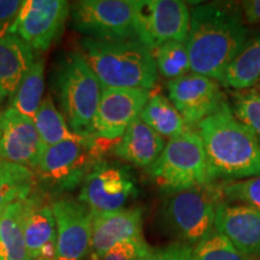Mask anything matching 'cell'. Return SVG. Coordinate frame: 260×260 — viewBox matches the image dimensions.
Segmentation results:
<instances>
[{"mask_svg":"<svg viewBox=\"0 0 260 260\" xmlns=\"http://www.w3.org/2000/svg\"><path fill=\"white\" fill-rule=\"evenodd\" d=\"M190 11L180 0H138L136 38L153 52L165 42H186Z\"/></svg>","mask_w":260,"mask_h":260,"instance_id":"9","label":"cell"},{"mask_svg":"<svg viewBox=\"0 0 260 260\" xmlns=\"http://www.w3.org/2000/svg\"><path fill=\"white\" fill-rule=\"evenodd\" d=\"M138 0H80L70 6L71 24L96 40H138Z\"/></svg>","mask_w":260,"mask_h":260,"instance_id":"8","label":"cell"},{"mask_svg":"<svg viewBox=\"0 0 260 260\" xmlns=\"http://www.w3.org/2000/svg\"><path fill=\"white\" fill-rule=\"evenodd\" d=\"M37 188L34 170L16 162L0 160V213L10 205L27 199Z\"/></svg>","mask_w":260,"mask_h":260,"instance_id":"21","label":"cell"},{"mask_svg":"<svg viewBox=\"0 0 260 260\" xmlns=\"http://www.w3.org/2000/svg\"><path fill=\"white\" fill-rule=\"evenodd\" d=\"M45 145L34 122L11 107L0 111V160L16 162L35 170Z\"/></svg>","mask_w":260,"mask_h":260,"instance_id":"16","label":"cell"},{"mask_svg":"<svg viewBox=\"0 0 260 260\" xmlns=\"http://www.w3.org/2000/svg\"><path fill=\"white\" fill-rule=\"evenodd\" d=\"M83 57L102 87L151 90L158 80L153 52L139 40L107 41L83 38Z\"/></svg>","mask_w":260,"mask_h":260,"instance_id":"3","label":"cell"},{"mask_svg":"<svg viewBox=\"0 0 260 260\" xmlns=\"http://www.w3.org/2000/svg\"><path fill=\"white\" fill-rule=\"evenodd\" d=\"M23 2L0 0V32H10L17 19Z\"/></svg>","mask_w":260,"mask_h":260,"instance_id":"33","label":"cell"},{"mask_svg":"<svg viewBox=\"0 0 260 260\" xmlns=\"http://www.w3.org/2000/svg\"><path fill=\"white\" fill-rule=\"evenodd\" d=\"M164 147V139L139 117L125 130L112 151L117 157L134 167L149 168Z\"/></svg>","mask_w":260,"mask_h":260,"instance_id":"19","label":"cell"},{"mask_svg":"<svg viewBox=\"0 0 260 260\" xmlns=\"http://www.w3.org/2000/svg\"><path fill=\"white\" fill-rule=\"evenodd\" d=\"M151 95V90L146 89L102 87L92 135L119 141L129 125L141 115Z\"/></svg>","mask_w":260,"mask_h":260,"instance_id":"12","label":"cell"},{"mask_svg":"<svg viewBox=\"0 0 260 260\" xmlns=\"http://www.w3.org/2000/svg\"><path fill=\"white\" fill-rule=\"evenodd\" d=\"M147 171L154 183L168 194L211 184L203 141L197 132L190 130L169 140Z\"/></svg>","mask_w":260,"mask_h":260,"instance_id":"6","label":"cell"},{"mask_svg":"<svg viewBox=\"0 0 260 260\" xmlns=\"http://www.w3.org/2000/svg\"><path fill=\"white\" fill-rule=\"evenodd\" d=\"M220 190L226 203L249 205L260 210V176L226 182L220 186Z\"/></svg>","mask_w":260,"mask_h":260,"instance_id":"29","label":"cell"},{"mask_svg":"<svg viewBox=\"0 0 260 260\" xmlns=\"http://www.w3.org/2000/svg\"><path fill=\"white\" fill-rule=\"evenodd\" d=\"M34 52L12 32H0V92L11 98L34 63Z\"/></svg>","mask_w":260,"mask_h":260,"instance_id":"20","label":"cell"},{"mask_svg":"<svg viewBox=\"0 0 260 260\" xmlns=\"http://www.w3.org/2000/svg\"><path fill=\"white\" fill-rule=\"evenodd\" d=\"M57 233L56 260H84L92 239V210L79 200L58 198L52 201Z\"/></svg>","mask_w":260,"mask_h":260,"instance_id":"13","label":"cell"},{"mask_svg":"<svg viewBox=\"0 0 260 260\" xmlns=\"http://www.w3.org/2000/svg\"><path fill=\"white\" fill-rule=\"evenodd\" d=\"M260 79V32L247 40L242 51L224 75L222 83L235 89H247Z\"/></svg>","mask_w":260,"mask_h":260,"instance_id":"25","label":"cell"},{"mask_svg":"<svg viewBox=\"0 0 260 260\" xmlns=\"http://www.w3.org/2000/svg\"><path fill=\"white\" fill-rule=\"evenodd\" d=\"M140 260H193V247L175 242L161 248H151Z\"/></svg>","mask_w":260,"mask_h":260,"instance_id":"32","label":"cell"},{"mask_svg":"<svg viewBox=\"0 0 260 260\" xmlns=\"http://www.w3.org/2000/svg\"><path fill=\"white\" fill-rule=\"evenodd\" d=\"M69 15L70 4L65 0H24L10 32L42 53L60 37Z\"/></svg>","mask_w":260,"mask_h":260,"instance_id":"11","label":"cell"},{"mask_svg":"<svg viewBox=\"0 0 260 260\" xmlns=\"http://www.w3.org/2000/svg\"><path fill=\"white\" fill-rule=\"evenodd\" d=\"M44 90L45 64L44 59L39 58L21 80L14 95L10 98L9 107L32 121L44 99Z\"/></svg>","mask_w":260,"mask_h":260,"instance_id":"23","label":"cell"},{"mask_svg":"<svg viewBox=\"0 0 260 260\" xmlns=\"http://www.w3.org/2000/svg\"><path fill=\"white\" fill-rule=\"evenodd\" d=\"M142 235V210L122 209L113 212L92 211L89 260H102L112 247Z\"/></svg>","mask_w":260,"mask_h":260,"instance_id":"18","label":"cell"},{"mask_svg":"<svg viewBox=\"0 0 260 260\" xmlns=\"http://www.w3.org/2000/svg\"><path fill=\"white\" fill-rule=\"evenodd\" d=\"M53 199L37 188L22 201V222L29 260H56L57 233Z\"/></svg>","mask_w":260,"mask_h":260,"instance_id":"15","label":"cell"},{"mask_svg":"<svg viewBox=\"0 0 260 260\" xmlns=\"http://www.w3.org/2000/svg\"><path fill=\"white\" fill-rule=\"evenodd\" d=\"M169 100L188 125L220 112L232 111L218 82L203 75L189 73L168 82Z\"/></svg>","mask_w":260,"mask_h":260,"instance_id":"10","label":"cell"},{"mask_svg":"<svg viewBox=\"0 0 260 260\" xmlns=\"http://www.w3.org/2000/svg\"><path fill=\"white\" fill-rule=\"evenodd\" d=\"M151 247L146 242L144 235L125 240L112 247L102 260H140Z\"/></svg>","mask_w":260,"mask_h":260,"instance_id":"31","label":"cell"},{"mask_svg":"<svg viewBox=\"0 0 260 260\" xmlns=\"http://www.w3.org/2000/svg\"><path fill=\"white\" fill-rule=\"evenodd\" d=\"M5 99H6V96L2 92H0V111H2V110H3L2 109V105H3V103H4Z\"/></svg>","mask_w":260,"mask_h":260,"instance_id":"35","label":"cell"},{"mask_svg":"<svg viewBox=\"0 0 260 260\" xmlns=\"http://www.w3.org/2000/svg\"><path fill=\"white\" fill-rule=\"evenodd\" d=\"M135 194V181L130 172L103 161L84 180L79 201L96 212H113L122 210Z\"/></svg>","mask_w":260,"mask_h":260,"instance_id":"14","label":"cell"},{"mask_svg":"<svg viewBox=\"0 0 260 260\" xmlns=\"http://www.w3.org/2000/svg\"><path fill=\"white\" fill-rule=\"evenodd\" d=\"M52 86L70 129L81 136L92 135L102 84L81 52H68L60 58Z\"/></svg>","mask_w":260,"mask_h":260,"instance_id":"5","label":"cell"},{"mask_svg":"<svg viewBox=\"0 0 260 260\" xmlns=\"http://www.w3.org/2000/svg\"><path fill=\"white\" fill-rule=\"evenodd\" d=\"M236 118L246 124L260 145V94L255 90L237 93L234 103Z\"/></svg>","mask_w":260,"mask_h":260,"instance_id":"30","label":"cell"},{"mask_svg":"<svg viewBox=\"0 0 260 260\" xmlns=\"http://www.w3.org/2000/svg\"><path fill=\"white\" fill-rule=\"evenodd\" d=\"M214 230L225 236L242 254L260 255V210L256 207L220 201Z\"/></svg>","mask_w":260,"mask_h":260,"instance_id":"17","label":"cell"},{"mask_svg":"<svg viewBox=\"0 0 260 260\" xmlns=\"http://www.w3.org/2000/svg\"><path fill=\"white\" fill-rule=\"evenodd\" d=\"M35 128L41 142L45 146H53L63 141H73L81 138V135L75 134L65 121L64 116L54 105L53 98L47 94L42 99L34 119Z\"/></svg>","mask_w":260,"mask_h":260,"instance_id":"26","label":"cell"},{"mask_svg":"<svg viewBox=\"0 0 260 260\" xmlns=\"http://www.w3.org/2000/svg\"><path fill=\"white\" fill-rule=\"evenodd\" d=\"M157 71L169 81L186 76L191 71L186 42H165L153 51Z\"/></svg>","mask_w":260,"mask_h":260,"instance_id":"27","label":"cell"},{"mask_svg":"<svg viewBox=\"0 0 260 260\" xmlns=\"http://www.w3.org/2000/svg\"><path fill=\"white\" fill-rule=\"evenodd\" d=\"M140 118L162 139L178 138L187 132V124L180 112L170 100L161 94L151 95Z\"/></svg>","mask_w":260,"mask_h":260,"instance_id":"22","label":"cell"},{"mask_svg":"<svg viewBox=\"0 0 260 260\" xmlns=\"http://www.w3.org/2000/svg\"><path fill=\"white\" fill-rule=\"evenodd\" d=\"M203 141L211 184L260 176V145L251 129L232 111L220 112L197 125Z\"/></svg>","mask_w":260,"mask_h":260,"instance_id":"2","label":"cell"},{"mask_svg":"<svg viewBox=\"0 0 260 260\" xmlns=\"http://www.w3.org/2000/svg\"><path fill=\"white\" fill-rule=\"evenodd\" d=\"M117 142L88 135L73 141L45 146L34 170L38 188L51 198L76 189L102 164L104 155L109 149H113Z\"/></svg>","mask_w":260,"mask_h":260,"instance_id":"4","label":"cell"},{"mask_svg":"<svg viewBox=\"0 0 260 260\" xmlns=\"http://www.w3.org/2000/svg\"><path fill=\"white\" fill-rule=\"evenodd\" d=\"M193 260H252L242 254L225 236L212 230L193 248Z\"/></svg>","mask_w":260,"mask_h":260,"instance_id":"28","label":"cell"},{"mask_svg":"<svg viewBox=\"0 0 260 260\" xmlns=\"http://www.w3.org/2000/svg\"><path fill=\"white\" fill-rule=\"evenodd\" d=\"M222 199L220 187L213 184L169 194L161 209L162 225L178 242L189 246L200 242L214 229Z\"/></svg>","mask_w":260,"mask_h":260,"instance_id":"7","label":"cell"},{"mask_svg":"<svg viewBox=\"0 0 260 260\" xmlns=\"http://www.w3.org/2000/svg\"><path fill=\"white\" fill-rule=\"evenodd\" d=\"M243 16L248 23H260V0H248L242 3Z\"/></svg>","mask_w":260,"mask_h":260,"instance_id":"34","label":"cell"},{"mask_svg":"<svg viewBox=\"0 0 260 260\" xmlns=\"http://www.w3.org/2000/svg\"><path fill=\"white\" fill-rule=\"evenodd\" d=\"M22 201L10 205L0 213V260H29L22 222Z\"/></svg>","mask_w":260,"mask_h":260,"instance_id":"24","label":"cell"},{"mask_svg":"<svg viewBox=\"0 0 260 260\" xmlns=\"http://www.w3.org/2000/svg\"><path fill=\"white\" fill-rule=\"evenodd\" d=\"M247 37L242 16L233 6L217 3L194 6L186 39L191 73L222 82Z\"/></svg>","mask_w":260,"mask_h":260,"instance_id":"1","label":"cell"}]
</instances>
